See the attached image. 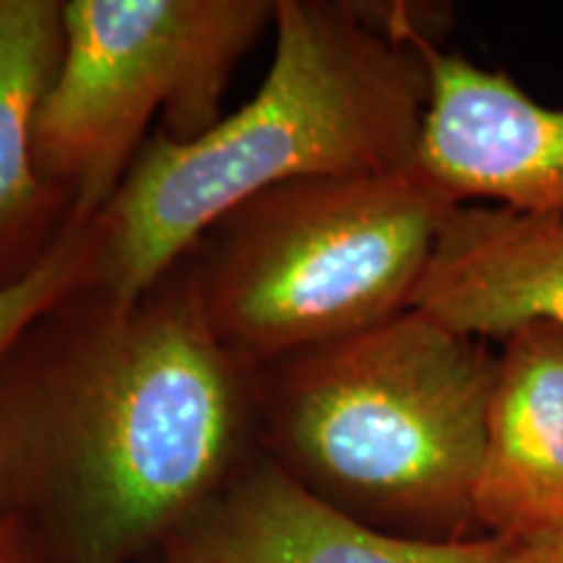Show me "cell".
<instances>
[{
	"label": "cell",
	"instance_id": "cell-1",
	"mask_svg": "<svg viewBox=\"0 0 563 563\" xmlns=\"http://www.w3.org/2000/svg\"><path fill=\"white\" fill-rule=\"evenodd\" d=\"M256 452L251 371L188 256L136 300L91 277L0 357V517L45 563L139 561Z\"/></svg>",
	"mask_w": 563,
	"mask_h": 563
},
{
	"label": "cell",
	"instance_id": "cell-2",
	"mask_svg": "<svg viewBox=\"0 0 563 563\" xmlns=\"http://www.w3.org/2000/svg\"><path fill=\"white\" fill-rule=\"evenodd\" d=\"M274 55L243 108L201 136L157 131L100 211L95 282L136 300L207 232L272 188L415 165L428 66L371 3L274 0Z\"/></svg>",
	"mask_w": 563,
	"mask_h": 563
},
{
	"label": "cell",
	"instance_id": "cell-3",
	"mask_svg": "<svg viewBox=\"0 0 563 563\" xmlns=\"http://www.w3.org/2000/svg\"><path fill=\"white\" fill-rule=\"evenodd\" d=\"M498 350L422 308L251 371L258 452L397 538H483L475 485Z\"/></svg>",
	"mask_w": 563,
	"mask_h": 563
},
{
	"label": "cell",
	"instance_id": "cell-4",
	"mask_svg": "<svg viewBox=\"0 0 563 563\" xmlns=\"http://www.w3.org/2000/svg\"><path fill=\"white\" fill-rule=\"evenodd\" d=\"M454 207L415 165L241 203L188 253L211 334L253 371L402 313Z\"/></svg>",
	"mask_w": 563,
	"mask_h": 563
},
{
	"label": "cell",
	"instance_id": "cell-5",
	"mask_svg": "<svg viewBox=\"0 0 563 563\" xmlns=\"http://www.w3.org/2000/svg\"><path fill=\"white\" fill-rule=\"evenodd\" d=\"M274 0H63V55L34 131L40 173L100 214L146 129L188 141L222 118L232 70Z\"/></svg>",
	"mask_w": 563,
	"mask_h": 563
},
{
	"label": "cell",
	"instance_id": "cell-6",
	"mask_svg": "<svg viewBox=\"0 0 563 563\" xmlns=\"http://www.w3.org/2000/svg\"><path fill=\"white\" fill-rule=\"evenodd\" d=\"M412 42L428 66L415 167L456 203L563 214V108L435 40Z\"/></svg>",
	"mask_w": 563,
	"mask_h": 563
},
{
	"label": "cell",
	"instance_id": "cell-7",
	"mask_svg": "<svg viewBox=\"0 0 563 563\" xmlns=\"http://www.w3.org/2000/svg\"><path fill=\"white\" fill-rule=\"evenodd\" d=\"M159 551L162 563H527L530 548L490 534L428 543L378 532L256 452Z\"/></svg>",
	"mask_w": 563,
	"mask_h": 563
},
{
	"label": "cell",
	"instance_id": "cell-8",
	"mask_svg": "<svg viewBox=\"0 0 563 563\" xmlns=\"http://www.w3.org/2000/svg\"><path fill=\"white\" fill-rule=\"evenodd\" d=\"M475 519L527 548L563 534V323L527 321L501 340Z\"/></svg>",
	"mask_w": 563,
	"mask_h": 563
},
{
	"label": "cell",
	"instance_id": "cell-9",
	"mask_svg": "<svg viewBox=\"0 0 563 563\" xmlns=\"http://www.w3.org/2000/svg\"><path fill=\"white\" fill-rule=\"evenodd\" d=\"M412 306L488 342L527 321L563 323V214L454 207Z\"/></svg>",
	"mask_w": 563,
	"mask_h": 563
},
{
	"label": "cell",
	"instance_id": "cell-10",
	"mask_svg": "<svg viewBox=\"0 0 563 563\" xmlns=\"http://www.w3.org/2000/svg\"><path fill=\"white\" fill-rule=\"evenodd\" d=\"M60 55L63 0H0V290L32 277L79 217L34 157Z\"/></svg>",
	"mask_w": 563,
	"mask_h": 563
},
{
	"label": "cell",
	"instance_id": "cell-11",
	"mask_svg": "<svg viewBox=\"0 0 563 563\" xmlns=\"http://www.w3.org/2000/svg\"><path fill=\"white\" fill-rule=\"evenodd\" d=\"M100 245V214H79L32 277L0 290V357L9 352L11 344L37 316L45 313L60 298H66L84 282L97 277Z\"/></svg>",
	"mask_w": 563,
	"mask_h": 563
},
{
	"label": "cell",
	"instance_id": "cell-12",
	"mask_svg": "<svg viewBox=\"0 0 563 563\" xmlns=\"http://www.w3.org/2000/svg\"><path fill=\"white\" fill-rule=\"evenodd\" d=\"M0 563H45L30 530L13 517H0Z\"/></svg>",
	"mask_w": 563,
	"mask_h": 563
},
{
	"label": "cell",
	"instance_id": "cell-13",
	"mask_svg": "<svg viewBox=\"0 0 563 563\" xmlns=\"http://www.w3.org/2000/svg\"><path fill=\"white\" fill-rule=\"evenodd\" d=\"M527 563H563V534L532 545L530 553H527Z\"/></svg>",
	"mask_w": 563,
	"mask_h": 563
}]
</instances>
